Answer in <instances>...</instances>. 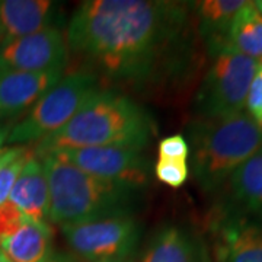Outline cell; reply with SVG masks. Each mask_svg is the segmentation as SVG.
<instances>
[{"label":"cell","instance_id":"obj_14","mask_svg":"<svg viewBox=\"0 0 262 262\" xmlns=\"http://www.w3.org/2000/svg\"><path fill=\"white\" fill-rule=\"evenodd\" d=\"M226 185L230 198L226 206L262 223V147L234 170Z\"/></svg>","mask_w":262,"mask_h":262},{"label":"cell","instance_id":"obj_19","mask_svg":"<svg viewBox=\"0 0 262 262\" xmlns=\"http://www.w3.org/2000/svg\"><path fill=\"white\" fill-rule=\"evenodd\" d=\"M34 155V147L28 146H16L0 153V206L9 200L20 170Z\"/></svg>","mask_w":262,"mask_h":262},{"label":"cell","instance_id":"obj_2","mask_svg":"<svg viewBox=\"0 0 262 262\" xmlns=\"http://www.w3.org/2000/svg\"><path fill=\"white\" fill-rule=\"evenodd\" d=\"M155 134L150 114L127 95L99 89L73 118L56 133L37 141L35 156L60 149L127 146L144 149Z\"/></svg>","mask_w":262,"mask_h":262},{"label":"cell","instance_id":"obj_26","mask_svg":"<svg viewBox=\"0 0 262 262\" xmlns=\"http://www.w3.org/2000/svg\"><path fill=\"white\" fill-rule=\"evenodd\" d=\"M0 262H10V261L6 258V256H5V255H3V253L0 252Z\"/></svg>","mask_w":262,"mask_h":262},{"label":"cell","instance_id":"obj_18","mask_svg":"<svg viewBox=\"0 0 262 262\" xmlns=\"http://www.w3.org/2000/svg\"><path fill=\"white\" fill-rule=\"evenodd\" d=\"M229 44L241 54L262 64V16L255 2H245L229 31Z\"/></svg>","mask_w":262,"mask_h":262},{"label":"cell","instance_id":"obj_23","mask_svg":"<svg viewBox=\"0 0 262 262\" xmlns=\"http://www.w3.org/2000/svg\"><path fill=\"white\" fill-rule=\"evenodd\" d=\"M25 220V217L19 213V210L9 201L0 206V241L15 232L19 225Z\"/></svg>","mask_w":262,"mask_h":262},{"label":"cell","instance_id":"obj_15","mask_svg":"<svg viewBox=\"0 0 262 262\" xmlns=\"http://www.w3.org/2000/svg\"><path fill=\"white\" fill-rule=\"evenodd\" d=\"M0 252L10 262H47L53 255V230L48 223L25 219L0 241Z\"/></svg>","mask_w":262,"mask_h":262},{"label":"cell","instance_id":"obj_25","mask_svg":"<svg viewBox=\"0 0 262 262\" xmlns=\"http://www.w3.org/2000/svg\"><path fill=\"white\" fill-rule=\"evenodd\" d=\"M255 6H256V9L259 10V13H261V16H262V0H259V2H255Z\"/></svg>","mask_w":262,"mask_h":262},{"label":"cell","instance_id":"obj_12","mask_svg":"<svg viewBox=\"0 0 262 262\" xmlns=\"http://www.w3.org/2000/svg\"><path fill=\"white\" fill-rule=\"evenodd\" d=\"M60 5L51 0H0L2 42L58 27Z\"/></svg>","mask_w":262,"mask_h":262},{"label":"cell","instance_id":"obj_29","mask_svg":"<svg viewBox=\"0 0 262 262\" xmlns=\"http://www.w3.org/2000/svg\"><path fill=\"white\" fill-rule=\"evenodd\" d=\"M2 41H3V37H2V31H0V46H2Z\"/></svg>","mask_w":262,"mask_h":262},{"label":"cell","instance_id":"obj_21","mask_svg":"<svg viewBox=\"0 0 262 262\" xmlns=\"http://www.w3.org/2000/svg\"><path fill=\"white\" fill-rule=\"evenodd\" d=\"M245 113L248 114L253 121L262 127V64L256 66L255 75L248 91Z\"/></svg>","mask_w":262,"mask_h":262},{"label":"cell","instance_id":"obj_6","mask_svg":"<svg viewBox=\"0 0 262 262\" xmlns=\"http://www.w3.org/2000/svg\"><path fill=\"white\" fill-rule=\"evenodd\" d=\"M99 89V79L86 70L79 69L67 73L12 128L8 141L10 144H24L42 140L64 127Z\"/></svg>","mask_w":262,"mask_h":262},{"label":"cell","instance_id":"obj_5","mask_svg":"<svg viewBox=\"0 0 262 262\" xmlns=\"http://www.w3.org/2000/svg\"><path fill=\"white\" fill-rule=\"evenodd\" d=\"M211 63L194 99L196 118H219L244 113L256 66L230 44L208 53Z\"/></svg>","mask_w":262,"mask_h":262},{"label":"cell","instance_id":"obj_13","mask_svg":"<svg viewBox=\"0 0 262 262\" xmlns=\"http://www.w3.org/2000/svg\"><path fill=\"white\" fill-rule=\"evenodd\" d=\"M10 204L31 222L47 223L48 184L44 166L35 155L25 163L9 194Z\"/></svg>","mask_w":262,"mask_h":262},{"label":"cell","instance_id":"obj_9","mask_svg":"<svg viewBox=\"0 0 262 262\" xmlns=\"http://www.w3.org/2000/svg\"><path fill=\"white\" fill-rule=\"evenodd\" d=\"M213 262H262V223L225 206L210 223Z\"/></svg>","mask_w":262,"mask_h":262},{"label":"cell","instance_id":"obj_7","mask_svg":"<svg viewBox=\"0 0 262 262\" xmlns=\"http://www.w3.org/2000/svg\"><path fill=\"white\" fill-rule=\"evenodd\" d=\"M66 244L84 262L128 259L140 241L141 227L131 215H110L86 223L63 226Z\"/></svg>","mask_w":262,"mask_h":262},{"label":"cell","instance_id":"obj_28","mask_svg":"<svg viewBox=\"0 0 262 262\" xmlns=\"http://www.w3.org/2000/svg\"><path fill=\"white\" fill-rule=\"evenodd\" d=\"M108 262H133L130 259H122V261H108Z\"/></svg>","mask_w":262,"mask_h":262},{"label":"cell","instance_id":"obj_10","mask_svg":"<svg viewBox=\"0 0 262 262\" xmlns=\"http://www.w3.org/2000/svg\"><path fill=\"white\" fill-rule=\"evenodd\" d=\"M69 47L60 27L42 29L0 46V70L46 72L66 69Z\"/></svg>","mask_w":262,"mask_h":262},{"label":"cell","instance_id":"obj_3","mask_svg":"<svg viewBox=\"0 0 262 262\" xmlns=\"http://www.w3.org/2000/svg\"><path fill=\"white\" fill-rule=\"evenodd\" d=\"M187 141L196 184L206 192H215L261 149L262 127L245 111L219 118H195L188 127Z\"/></svg>","mask_w":262,"mask_h":262},{"label":"cell","instance_id":"obj_24","mask_svg":"<svg viewBox=\"0 0 262 262\" xmlns=\"http://www.w3.org/2000/svg\"><path fill=\"white\" fill-rule=\"evenodd\" d=\"M47 262H72V261H70V258H69L67 255H63V253H53Z\"/></svg>","mask_w":262,"mask_h":262},{"label":"cell","instance_id":"obj_1","mask_svg":"<svg viewBox=\"0 0 262 262\" xmlns=\"http://www.w3.org/2000/svg\"><path fill=\"white\" fill-rule=\"evenodd\" d=\"M192 3L88 0L69 22V53L98 79L134 88L179 80L194 60Z\"/></svg>","mask_w":262,"mask_h":262},{"label":"cell","instance_id":"obj_27","mask_svg":"<svg viewBox=\"0 0 262 262\" xmlns=\"http://www.w3.org/2000/svg\"><path fill=\"white\" fill-rule=\"evenodd\" d=\"M2 143H3V137H2V133H0V153H2Z\"/></svg>","mask_w":262,"mask_h":262},{"label":"cell","instance_id":"obj_8","mask_svg":"<svg viewBox=\"0 0 262 262\" xmlns=\"http://www.w3.org/2000/svg\"><path fill=\"white\" fill-rule=\"evenodd\" d=\"M47 155H53L58 159L64 160L96 178L134 191L143 189L150 181V160L143 155V150L136 147H79L54 150Z\"/></svg>","mask_w":262,"mask_h":262},{"label":"cell","instance_id":"obj_17","mask_svg":"<svg viewBox=\"0 0 262 262\" xmlns=\"http://www.w3.org/2000/svg\"><path fill=\"white\" fill-rule=\"evenodd\" d=\"M140 262H201V249L185 227L166 225L151 236Z\"/></svg>","mask_w":262,"mask_h":262},{"label":"cell","instance_id":"obj_4","mask_svg":"<svg viewBox=\"0 0 262 262\" xmlns=\"http://www.w3.org/2000/svg\"><path fill=\"white\" fill-rule=\"evenodd\" d=\"M39 159L47 178L48 219L53 223L63 227L131 213L139 191L96 178L53 155Z\"/></svg>","mask_w":262,"mask_h":262},{"label":"cell","instance_id":"obj_22","mask_svg":"<svg viewBox=\"0 0 262 262\" xmlns=\"http://www.w3.org/2000/svg\"><path fill=\"white\" fill-rule=\"evenodd\" d=\"M159 158L162 159L172 160H185L189 159V144H188L187 137L182 134H173L165 137L159 141Z\"/></svg>","mask_w":262,"mask_h":262},{"label":"cell","instance_id":"obj_11","mask_svg":"<svg viewBox=\"0 0 262 262\" xmlns=\"http://www.w3.org/2000/svg\"><path fill=\"white\" fill-rule=\"evenodd\" d=\"M63 76L64 69L46 72L0 70V111L5 115H16L34 106Z\"/></svg>","mask_w":262,"mask_h":262},{"label":"cell","instance_id":"obj_16","mask_svg":"<svg viewBox=\"0 0 262 262\" xmlns=\"http://www.w3.org/2000/svg\"><path fill=\"white\" fill-rule=\"evenodd\" d=\"M244 0H204L192 3L196 31L204 41L207 53L229 44V31Z\"/></svg>","mask_w":262,"mask_h":262},{"label":"cell","instance_id":"obj_20","mask_svg":"<svg viewBox=\"0 0 262 262\" xmlns=\"http://www.w3.org/2000/svg\"><path fill=\"white\" fill-rule=\"evenodd\" d=\"M153 169H155V175L158 181L170 188H181L187 182L189 177V166L185 160L159 158Z\"/></svg>","mask_w":262,"mask_h":262}]
</instances>
